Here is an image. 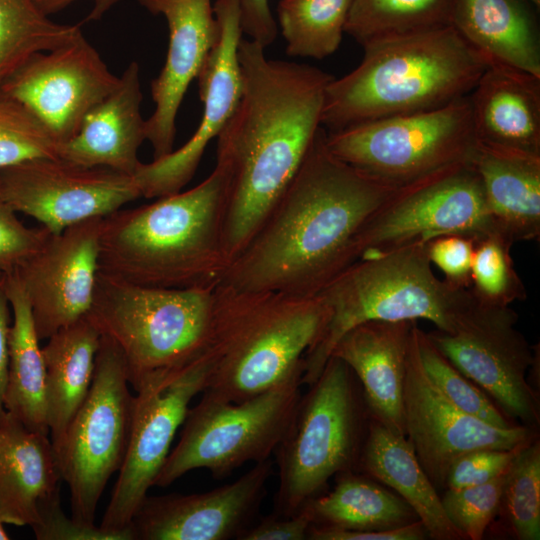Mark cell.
<instances>
[{
  "mask_svg": "<svg viewBox=\"0 0 540 540\" xmlns=\"http://www.w3.org/2000/svg\"><path fill=\"white\" fill-rule=\"evenodd\" d=\"M428 533L420 520L383 530L353 531L312 525L310 540H423Z\"/></svg>",
  "mask_w": 540,
  "mask_h": 540,
  "instance_id": "obj_45",
  "label": "cell"
},
{
  "mask_svg": "<svg viewBox=\"0 0 540 540\" xmlns=\"http://www.w3.org/2000/svg\"><path fill=\"white\" fill-rule=\"evenodd\" d=\"M504 475L480 485L446 489L441 497L444 512L464 539L481 540L493 523Z\"/></svg>",
  "mask_w": 540,
  "mask_h": 540,
  "instance_id": "obj_39",
  "label": "cell"
},
{
  "mask_svg": "<svg viewBox=\"0 0 540 540\" xmlns=\"http://www.w3.org/2000/svg\"><path fill=\"white\" fill-rule=\"evenodd\" d=\"M142 99L140 68L132 61L117 86L88 111L76 135L59 146L58 157L133 176L141 163L138 149L146 140Z\"/></svg>",
  "mask_w": 540,
  "mask_h": 540,
  "instance_id": "obj_24",
  "label": "cell"
},
{
  "mask_svg": "<svg viewBox=\"0 0 540 540\" xmlns=\"http://www.w3.org/2000/svg\"><path fill=\"white\" fill-rule=\"evenodd\" d=\"M469 98L478 143L540 155V77L491 64Z\"/></svg>",
  "mask_w": 540,
  "mask_h": 540,
  "instance_id": "obj_25",
  "label": "cell"
},
{
  "mask_svg": "<svg viewBox=\"0 0 540 540\" xmlns=\"http://www.w3.org/2000/svg\"><path fill=\"white\" fill-rule=\"evenodd\" d=\"M334 488L306 508L313 525L353 531L391 529L419 520L397 494L353 471L338 474Z\"/></svg>",
  "mask_w": 540,
  "mask_h": 540,
  "instance_id": "obj_31",
  "label": "cell"
},
{
  "mask_svg": "<svg viewBox=\"0 0 540 540\" xmlns=\"http://www.w3.org/2000/svg\"><path fill=\"white\" fill-rule=\"evenodd\" d=\"M78 25L52 21L35 0H0V87L27 59L81 34Z\"/></svg>",
  "mask_w": 540,
  "mask_h": 540,
  "instance_id": "obj_33",
  "label": "cell"
},
{
  "mask_svg": "<svg viewBox=\"0 0 540 540\" xmlns=\"http://www.w3.org/2000/svg\"><path fill=\"white\" fill-rule=\"evenodd\" d=\"M75 0H35L39 9L47 16L57 13ZM94 6L88 20H99L115 4L121 0H92Z\"/></svg>",
  "mask_w": 540,
  "mask_h": 540,
  "instance_id": "obj_48",
  "label": "cell"
},
{
  "mask_svg": "<svg viewBox=\"0 0 540 540\" xmlns=\"http://www.w3.org/2000/svg\"><path fill=\"white\" fill-rule=\"evenodd\" d=\"M510 306L476 300L452 332H426L434 346L467 378L497 402L509 418L535 427L540 422L537 391L528 381L539 351L516 328Z\"/></svg>",
  "mask_w": 540,
  "mask_h": 540,
  "instance_id": "obj_13",
  "label": "cell"
},
{
  "mask_svg": "<svg viewBox=\"0 0 540 540\" xmlns=\"http://www.w3.org/2000/svg\"><path fill=\"white\" fill-rule=\"evenodd\" d=\"M313 525L306 508L293 516L272 513L251 525L239 540H305Z\"/></svg>",
  "mask_w": 540,
  "mask_h": 540,
  "instance_id": "obj_44",
  "label": "cell"
},
{
  "mask_svg": "<svg viewBox=\"0 0 540 540\" xmlns=\"http://www.w3.org/2000/svg\"><path fill=\"white\" fill-rule=\"evenodd\" d=\"M298 369L271 388L240 402L203 394L189 409L180 439L169 452L154 486L166 487L194 469L224 478L248 462L274 454L286 435L301 397Z\"/></svg>",
  "mask_w": 540,
  "mask_h": 540,
  "instance_id": "obj_9",
  "label": "cell"
},
{
  "mask_svg": "<svg viewBox=\"0 0 540 540\" xmlns=\"http://www.w3.org/2000/svg\"><path fill=\"white\" fill-rule=\"evenodd\" d=\"M428 242L414 241L352 263L320 295L329 316L317 342L304 357L302 385L319 377L339 338L367 321L428 320L452 332L474 303L469 288L440 280L432 270Z\"/></svg>",
  "mask_w": 540,
  "mask_h": 540,
  "instance_id": "obj_6",
  "label": "cell"
},
{
  "mask_svg": "<svg viewBox=\"0 0 540 540\" xmlns=\"http://www.w3.org/2000/svg\"><path fill=\"white\" fill-rule=\"evenodd\" d=\"M325 142L338 159L396 188L470 161L478 143L469 95L437 109L326 131Z\"/></svg>",
  "mask_w": 540,
  "mask_h": 540,
  "instance_id": "obj_10",
  "label": "cell"
},
{
  "mask_svg": "<svg viewBox=\"0 0 540 540\" xmlns=\"http://www.w3.org/2000/svg\"><path fill=\"white\" fill-rule=\"evenodd\" d=\"M272 474L269 458L204 493L147 495L131 521L135 540L239 539L252 525Z\"/></svg>",
  "mask_w": 540,
  "mask_h": 540,
  "instance_id": "obj_20",
  "label": "cell"
},
{
  "mask_svg": "<svg viewBox=\"0 0 540 540\" xmlns=\"http://www.w3.org/2000/svg\"><path fill=\"white\" fill-rule=\"evenodd\" d=\"M0 194V272L21 266L51 234L46 228L26 227Z\"/></svg>",
  "mask_w": 540,
  "mask_h": 540,
  "instance_id": "obj_40",
  "label": "cell"
},
{
  "mask_svg": "<svg viewBox=\"0 0 540 540\" xmlns=\"http://www.w3.org/2000/svg\"><path fill=\"white\" fill-rule=\"evenodd\" d=\"M524 446L515 449H477L462 454L448 469L445 489L480 485L503 475Z\"/></svg>",
  "mask_w": 540,
  "mask_h": 540,
  "instance_id": "obj_41",
  "label": "cell"
},
{
  "mask_svg": "<svg viewBox=\"0 0 540 540\" xmlns=\"http://www.w3.org/2000/svg\"><path fill=\"white\" fill-rule=\"evenodd\" d=\"M0 194L51 234L105 217L141 197L133 176L107 167L39 157L0 169Z\"/></svg>",
  "mask_w": 540,
  "mask_h": 540,
  "instance_id": "obj_15",
  "label": "cell"
},
{
  "mask_svg": "<svg viewBox=\"0 0 540 540\" xmlns=\"http://www.w3.org/2000/svg\"><path fill=\"white\" fill-rule=\"evenodd\" d=\"M415 322L361 323L339 338L330 355L343 360L360 382L369 417L404 436L403 389Z\"/></svg>",
  "mask_w": 540,
  "mask_h": 540,
  "instance_id": "obj_22",
  "label": "cell"
},
{
  "mask_svg": "<svg viewBox=\"0 0 540 540\" xmlns=\"http://www.w3.org/2000/svg\"><path fill=\"white\" fill-rule=\"evenodd\" d=\"M60 144L20 103L0 95V169L39 157H58Z\"/></svg>",
  "mask_w": 540,
  "mask_h": 540,
  "instance_id": "obj_38",
  "label": "cell"
},
{
  "mask_svg": "<svg viewBox=\"0 0 540 540\" xmlns=\"http://www.w3.org/2000/svg\"><path fill=\"white\" fill-rule=\"evenodd\" d=\"M31 529L39 540H135L133 528L112 531L68 518L61 503L50 508Z\"/></svg>",
  "mask_w": 540,
  "mask_h": 540,
  "instance_id": "obj_43",
  "label": "cell"
},
{
  "mask_svg": "<svg viewBox=\"0 0 540 540\" xmlns=\"http://www.w3.org/2000/svg\"><path fill=\"white\" fill-rule=\"evenodd\" d=\"M137 1L150 13L163 15L169 31L164 66L151 82L155 109L146 120V140L154 160L174 150L179 107L216 43L219 27L211 0Z\"/></svg>",
  "mask_w": 540,
  "mask_h": 540,
  "instance_id": "obj_21",
  "label": "cell"
},
{
  "mask_svg": "<svg viewBox=\"0 0 540 540\" xmlns=\"http://www.w3.org/2000/svg\"><path fill=\"white\" fill-rule=\"evenodd\" d=\"M414 331L423 368L443 396L462 411L495 427L510 428L517 425L434 346L417 323Z\"/></svg>",
  "mask_w": 540,
  "mask_h": 540,
  "instance_id": "obj_36",
  "label": "cell"
},
{
  "mask_svg": "<svg viewBox=\"0 0 540 540\" xmlns=\"http://www.w3.org/2000/svg\"><path fill=\"white\" fill-rule=\"evenodd\" d=\"M358 466L370 478L392 488L413 509L430 538L464 539L447 518L437 488L406 436L369 417Z\"/></svg>",
  "mask_w": 540,
  "mask_h": 540,
  "instance_id": "obj_27",
  "label": "cell"
},
{
  "mask_svg": "<svg viewBox=\"0 0 540 540\" xmlns=\"http://www.w3.org/2000/svg\"><path fill=\"white\" fill-rule=\"evenodd\" d=\"M242 32L263 48L271 45L278 33L269 0H238Z\"/></svg>",
  "mask_w": 540,
  "mask_h": 540,
  "instance_id": "obj_46",
  "label": "cell"
},
{
  "mask_svg": "<svg viewBox=\"0 0 540 540\" xmlns=\"http://www.w3.org/2000/svg\"><path fill=\"white\" fill-rule=\"evenodd\" d=\"M475 242L474 238L461 234L438 236L428 242L429 260L443 272L449 284L470 288Z\"/></svg>",
  "mask_w": 540,
  "mask_h": 540,
  "instance_id": "obj_42",
  "label": "cell"
},
{
  "mask_svg": "<svg viewBox=\"0 0 540 540\" xmlns=\"http://www.w3.org/2000/svg\"><path fill=\"white\" fill-rule=\"evenodd\" d=\"M61 481L48 435L0 410V521L32 528L60 503Z\"/></svg>",
  "mask_w": 540,
  "mask_h": 540,
  "instance_id": "obj_23",
  "label": "cell"
},
{
  "mask_svg": "<svg viewBox=\"0 0 540 540\" xmlns=\"http://www.w3.org/2000/svg\"><path fill=\"white\" fill-rule=\"evenodd\" d=\"M455 0H353L345 32L367 43L451 25Z\"/></svg>",
  "mask_w": 540,
  "mask_h": 540,
  "instance_id": "obj_32",
  "label": "cell"
},
{
  "mask_svg": "<svg viewBox=\"0 0 540 540\" xmlns=\"http://www.w3.org/2000/svg\"><path fill=\"white\" fill-rule=\"evenodd\" d=\"M477 171L496 231L513 244L540 237V155L477 143Z\"/></svg>",
  "mask_w": 540,
  "mask_h": 540,
  "instance_id": "obj_26",
  "label": "cell"
},
{
  "mask_svg": "<svg viewBox=\"0 0 540 540\" xmlns=\"http://www.w3.org/2000/svg\"><path fill=\"white\" fill-rule=\"evenodd\" d=\"M134 395L119 347L101 335L89 392L53 446L62 480L70 490L71 517L95 524L98 502L119 471L128 448Z\"/></svg>",
  "mask_w": 540,
  "mask_h": 540,
  "instance_id": "obj_11",
  "label": "cell"
},
{
  "mask_svg": "<svg viewBox=\"0 0 540 540\" xmlns=\"http://www.w3.org/2000/svg\"><path fill=\"white\" fill-rule=\"evenodd\" d=\"M103 217L50 234L15 271L25 289L39 340L86 316L99 271Z\"/></svg>",
  "mask_w": 540,
  "mask_h": 540,
  "instance_id": "obj_19",
  "label": "cell"
},
{
  "mask_svg": "<svg viewBox=\"0 0 540 540\" xmlns=\"http://www.w3.org/2000/svg\"><path fill=\"white\" fill-rule=\"evenodd\" d=\"M353 0H280L278 23L291 57L323 59L339 47Z\"/></svg>",
  "mask_w": 540,
  "mask_h": 540,
  "instance_id": "obj_34",
  "label": "cell"
},
{
  "mask_svg": "<svg viewBox=\"0 0 540 540\" xmlns=\"http://www.w3.org/2000/svg\"><path fill=\"white\" fill-rule=\"evenodd\" d=\"M81 33L27 59L1 85L0 95L28 109L61 145L78 132L88 111L118 84Z\"/></svg>",
  "mask_w": 540,
  "mask_h": 540,
  "instance_id": "obj_17",
  "label": "cell"
},
{
  "mask_svg": "<svg viewBox=\"0 0 540 540\" xmlns=\"http://www.w3.org/2000/svg\"><path fill=\"white\" fill-rule=\"evenodd\" d=\"M224 177L216 167L197 186L102 218L99 271L142 286L210 287L227 267Z\"/></svg>",
  "mask_w": 540,
  "mask_h": 540,
  "instance_id": "obj_3",
  "label": "cell"
},
{
  "mask_svg": "<svg viewBox=\"0 0 540 540\" xmlns=\"http://www.w3.org/2000/svg\"><path fill=\"white\" fill-rule=\"evenodd\" d=\"M362 47L361 63L326 87L327 132L443 107L469 95L488 66L452 25Z\"/></svg>",
  "mask_w": 540,
  "mask_h": 540,
  "instance_id": "obj_4",
  "label": "cell"
},
{
  "mask_svg": "<svg viewBox=\"0 0 540 540\" xmlns=\"http://www.w3.org/2000/svg\"><path fill=\"white\" fill-rule=\"evenodd\" d=\"M329 311L321 296L214 289L209 375L203 394L240 402L298 369L317 342Z\"/></svg>",
  "mask_w": 540,
  "mask_h": 540,
  "instance_id": "obj_5",
  "label": "cell"
},
{
  "mask_svg": "<svg viewBox=\"0 0 540 540\" xmlns=\"http://www.w3.org/2000/svg\"><path fill=\"white\" fill-rule=\"evenodd\" d=\"M10 331V303L6 289V273L0 272V410L8 373V339Z\"/></svg>",
  "mask_w": 540,
  "mask_h": 540,
  "instance_id": "obj_47",
  "label": "cell"
},
{
  "mask_svg": "<svg viewBox=\"0 0 540 540\" xmlns=\"http://www.w3.org/2000/svg\"><path fill=\"white\" fill-rule=\"evenodd\" d=\"M530 1H532L536 5H539V3H540V0H530Z\"/></svg>",
  "mask_w": 540,
  "mask_h": 540,
  "instance_id": "obj_50",
  "label": "cell"
},
{
  "mask_svg": "<svg viewBox=\"0 0 540 540\" xmlns=\"http://www.w3.org/2000/svg\"><path fill=\"white\" fill-rule=\"evenodd\" d=\"M13 314L8 339V373L3 408L28 429L49 435L45 401V363L31 307L17 272L6 273Z\"/></svg>",
  "mask_w": 540,
  "mask_h": 540,
  "instance_id": "obj_30",
  "label": "cell"
},
{
  "mask_svg": "<svg viewBox=\"0 0 540 540\" xmlns=\"http://www.w3.org/2000/svg\"><path fill=\"white\" fill-rule=\"evenodd\" d=\"M451 25L488 65L540 77V43L517 0H455Z\"/></svg>",
  "mask_w": 540,
  "mask_h": 540,
  "instance_id": "obj_28",
  "label": "cell"
},
{
  "mask_svg": "<svg viewBox=\"0 0 540 540\" xmlns=\"http://www.w3.org/2000/svg\"><path fill=\"white\" fill-rule=\"evenodd\" d=\"M356 382L349 366L330 356L301 395L274 452L279 477L274 514H297L321 495L332 477L358 466L369 415Z\"/></svg>",
  "mask_w": 540,
  "mask_h": 540,
  "instance_id": "obj_8",
  "label": "cell"
},
{
  "mask_svg": "<svg viewBox=\"0 0 540 540\" xmlns=\"http://www.w3.org/2000/svg\"><path fill=\"white\" fill-rule=\"evenodd\" d=\"M209 361L143 379L135 388L130 440L100 526L131 529V521L161 470L191 400L206 386Z\"/></svg>",
  "mask_w": 540,
  "mask_h": 540,
  "instance_id": "obj_14",
  "label": "cell"
},
{
  "mask_svg": "<svg viewBox=\"0 0 540 540\" xmlns=\"http://www.w3.org/2000/svg\"><path fill=\"white\" fill-rule=\"evenodd\" d=\"M500 530L517 540L540 539V442L525 445L507 469L497 511Z\"/></svg>",
  "mask_w": 540,
  "mask_h": 540,
  "instance_id": "obj_35",
  "label": "cell"
},
{
  "mask_svg": "<svg viewBox=\"0 0 540 540\" xmlns=\"http://www.w3.org/2000/svg\"><path fill=\"white\" fill-rule=\"evenodd\" d=\"M9 535L4 528V523L0 521V540H8Z\"/></svg>",
  "mask_w": 540,
  "mask_h": 540,
  "instance_id": "obj_49",
  "label": "cell"
},
{
  "mask_svg": "<svg viewBox=\"0 0 540 540\" xmlns=\"http://www.w3.org/2000/svg\"><path fill=\"white\" fill-rule=\"evenodd\" d=\"M513 245L498 232L476 240L469 289L480 303L510 306L527 298L511 256Z\"/></svg>",
  "mask_w": 540,
  "mask_h": 540,
  "instance_id": "obj_37",
  "label": "cell"
},
{
  "mask_svg": "<svg viewBox=\"0 0 540 540\" xmlns=\"http://www.w3.org/2000/svg\"><path fill=\"white\" fill-rule=\"evenodd\" d=\"M406 362L403 419L407 440L436 488L445 489L452 462L467 452L515 449L537 438L535 427L499 428L452 404L433 385L420 360L414 326Z\"/></svg>",
  "mask_w": 540,
  "mask_h": 540,
  "instance_id": "obj_16",
  "label": "cell"
},
{
  "mask_svg": "<svg viewBox=\"0 0 540 540\" xmlns=\"http://www.w3.org/2000/svg\"><path fill=\"white\" fill-rule=\"evenodd\" d=\"M215 286L149 287L98 271L87 316L119 347L135 388L149 376L179 371L207 353Z\"/></svg>",
  "mask_w": 540,
  "mask_h": 540,
  "instance_id": "obj_7",
  "label": "cell"
},
{
  "mask_svg": "<svg viewBox=\"0 0 540 540\" xmlns=\"http://www.w3.org/2000/svg\"><path fill=\"white\" fill-rule=\"evenodd\" d=\"M241 39L240 101L217 136L225 182L222 239L227 266L244 249L305 159L320 129L327 85L317 67L268 59Z\"/></svg>",
  "mask_w": 540,
  "mask_h": 540,
  "instance_id": "obj_1",
  "label": "cell"
},
{
  "mask_svg": "<svg viewBox=\"0 0 540 540\" xmlns=\"http://www.w3.org/2000/svg\"><path fill=\"white\" fill-rule=\"evenodd\" d=\"M219 33L198 75L203 114L195 133L180 148L150 163H140L133 177L141 197L160 198L182 191L193 178L203 153L234 113L242 94L238 46L242 39L238 0L213 5Z\"/></svg>",
  "mask_w": 540,
  "mask_h": 540,
  "instance_id": "obj_18",
  "label": "cell"
},
{
  "mask_svg": "<svg viewBox=\"0 0 540 540\" xmlns=\"http://www.w3.org/2000/svg\"><path fill=\"white\" fill-rule=\"evenodd\" d=\"M497 232L480 177L459 162L399 188L358 230L353 260L447 234L478 240Z\"/></svg>",
  "mask_w": 540,
  "mask_h": 540,
  "instance_id": "obj_12",
  "label": "cell"
},
{
  "mask_svg": "<svg viewBox=\"0 0 540 540\" xmlns=\"http://www.w3.org/2000/svg\"><path fill=\"white\" fill-rule=\"evenodd\" d=\"M321 126L299 170L220 284L316 296L354 263V239L399 188L335 157Z\"/></svg>",
  "mask_w": 540,
  "mask_h": 540,
  "instance_id": "obj_2",
  "label": "cell"
},
{
  "mask_svg": "<svg viewBox=\"0 0 540 540\" xmlns=\"http://www.w3.org/2000/svg\"><path fill=\"white\" fill-rule=\"evenodd\" d=\"M100 339L99 330L86 315L57 331L42 348L47 424L53 446L60 442L89 392Z\"/></svg>",
  "mask_w": 540,
  "mask_h": 540,
  "instance_id": "obj_29",
  "label": "cell"
}]
</instances>
